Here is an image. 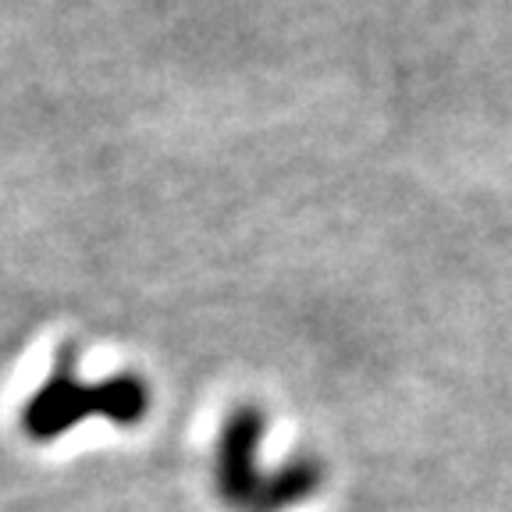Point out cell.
<instances>
[{"mask_svg":"<svg viewBox=\"0 0 512 512\" xmlns=\"http://www.w3.org/2000/svg\"><path fill=\"white\" fill-rule=\"evenodd\" d=\"M150 413V384L139 374H121L111 381L82 384L68 363L54 370L40 384L22 409V431L36 441H50L68 434L89 416H104L121 427L139 424Z\"/></svg>","mask_w":512,"mask_h":512,"instance_id":"7a4b0ae2","label":"cell"},{"mask_svg":"<svg viewBox=\"0 0 512 512\" xmlns=\"http://www.w3.org/2000/svg\"><path fill=\"white\" fill-rule=\"evenodd\" d=\"M267 416L256 406H235L228 413L214 452V491L232 512H288L310 502L324 484V466L299 456L278 470H264Z\"/></svg>","mask_w":512,"mask_h":512,"instance_id":"6da1fadb","label":"cell"}]
</instances>
